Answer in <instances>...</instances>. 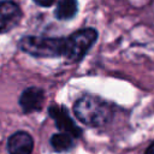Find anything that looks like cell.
<instances>
[{
	"mask_svg": "<svg viewBox=\"0 0 154 154\" xmlns=\"http://www.w3.org/2000/svg\"><path fill=\"white\" fill-rule=\"evenodd\" d=\"M73 113L76 118L83 124L99 128L109 122L113 114V109L107 101L95 95L85 94L75 102Z\"/></svg>",
	"mask_w": 154,
	"mask_h": 154,
	"instance_id": "1",
	"label": "cell"
},
{
	"mask_svg": "<svg viewBox=\"0 0 154 154\" xmlns=\"http://www.w3.org/2000/svg\"><path fill=\"white\" fill-rule=\"evenodd\" d=\"M19 48L37 58L65 57L67 52V37L24 36L19 41Z\"/></svg>",
	"mask_w": 154,
	"mask_h": 154,
	"instance_id": "2",
	"label": "cell"
},
{
	"mask_svg": "<svg viewBox=\"0 0 154 154\" xmlns=\"http://www.w3.org/2000/svg\"><path fill=\"white\" fill-rule=\"evenodd\" d=\"M97 38V31L93 28H85L75 31L67 37V52L65 58L70 63L79 61Z\"/></svg>",
	"mask_w": 154,
	"mask_h": 154,
	"instance_id": "3",
	"label": "cell"
},
{
	"mask_svg": "<svg viewBox=\"0 0 154 154\" xmlns=\"http://www.w3.org/2000/svg\"><path fill=\"white\" fill-rule=\"evenodd\" d=\"M48 113L49 116L53 118V120L55 122V126L61 130L63 132H67L70 134L72 137L78 138L82 135V130L79 129V126L72 120L71 116L69 114L66 107L64 106H58V105H52L48 108Z\"/></svg>",
	"mask_w": 154,
	"mask_h": 154,
	"instance_id": "4",
	"label": "cell"
},
{
	"mask_svg": "<svg viewBox=\"0 0 154 154\" xmlns=\"http://www.w3.org/2000/svg\"><path fill=\"white\" fill-rule=\"evenodd\" d=\"M22 19V11L19 6L8 0L0 1V34L1 32H7Z\"/></svg>",
	"mask_w": 154,
	"mask_h": 154,
	"instance_id": "5",
	"label": "cell"
},
{
	"mask_svg": "<svg viewBox=\"0 0 154 154\" xmlns=\"http://www.w3.org/2000/svg\"><path fill=\"white\" fill-rule=\"evenodd\" d=\"M43 103H45V91L41 88H36V87L26 88L19 97V106L25 113L41 111Z\"/></svg>",
	"mask_w": 154,
	"mask_h": 154,
	"instance_id": "6",
	"label": "cell"
},
{
	"mask_svg": "<svg viewBox=\"0 0 154 154\" xmlns=\"http://www.w3.org/2000/svg\"><path fill=\"white\" fill-rule=\"evenodd\" d=\"M34 149V140L25 131H17L7 140V150L10 154H31Z\"/></svg>",
	"mask_w": 154,
	"mask_h": 154,
	"instance_id": "7",
	"label": "cell"
},
{
	"mask_svg": "<svg viewBox=\"0 0 154 154\" xmlns=\"http://www.w3.org/2000/svg\"><path fill=\"white\" fill-rule=\"evenodd\" d=\"M78 11V2L77 0H60L55 7L54 14L58 19L67 20L76 16Z\"/></svg>",
	"mask_w": 154,
	"mask_h": 154,
	"instance_id": "8",
	"label": "cell"
},
{
	"mask_svg": "<svg viewBox=\"0 0 154 154\" xmlns=\"http://www.w3.org/2000/svg\"><path fill=\"white\" fill-rule=\"evenodd\" d=\"M73 140L70 134L67 132H58L51 137V144L55 152H67L73 147Z\"/></svg>",
	"mask_w": 154,
	"mask_h": 154,
	"instance_id": "9",
	"label": "cell"
},
{
	"mask_svg": "<svg viewBox=\"0 0 154 154\" xmlns=\"http://www.w3.org/2000/svg\"><path fill=\"white\" fill-rule=\"evenodd\" d=\"M38 6H43V7H49L52 6L57 0H34Z\"/></svg>",
	"mask_w": 154,
	"mask_h": 154,
	"instance_id": "10",
	"label": "cell"
},
{
	"mask_svg": "<svg viewBox=\"0 0 154 154\" xmlns=\"http://www.w3.org/2000/svg\"><path fill=\"white\" fill-rule=\"evenodd\" d=\"M146 154H154V142L148 147V149H147Z\"/></svg>",
	"mask_w": 154,
	"mask_h": 154,
	"instance_id": "11",
	"label": "cell"
}]
</instances>
